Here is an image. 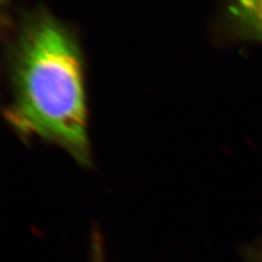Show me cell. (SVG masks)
Wrapping results in <instances>:
<instances>
[{"label": "cell", "instance_id": "cell-1", "mask_svg": "<svg viewBox=\"0 0 262 262\" xmlns=\"http://www.w3.org/2000/svg\"><path fill=\"white\" fill-rule=\"evenodd\" d=\"M12 98L5 119L23 140L37 138L92 165L81 51L46 11L26 18L9 55Z\"/></svg>", "mask_w": 262, "mask_h": 262}, {"label": "cell", "instance_id": "cell-2", "mask_svg": "<svg viewBox=\"0 0 262 262\" xmlns=\"http://www.w3.org/2000/svg\"><path fill=\"white\" fill-rule=\"evenodd\" d=\"M228 14L239 32L262 42V0H232Z\"/></svg>", "mask_w": 262, "mask_h": 262}, {"label": "cell", "instance_id": "cell-3", "mask_svg": "<svg viewBox=\"0 0 262 262\" xmlns=\"http://www.w3.org/2000/svg\"><path fill=\"white\" fill-rule=\"evenodd\" d=\"M244 259L246 262H262V241L248 247L244 251Z\"/></svg>", "mask_w": 262, "mask_h": 262}, {"label": "cell", "instance_id": "cell-4", "mask_svg": "<svg viewBox=\"0 0 262 262\" xmlns=\"http://www.w3.org/2000/svg\"><path fill=\"white\" fill-rule=\"evenodd\" d=\"M6 1H7V0H2V2H3V3H4V2H6Z\"/></svg>", "mask_w": 262, "mask_h": 262}]
</instances>
